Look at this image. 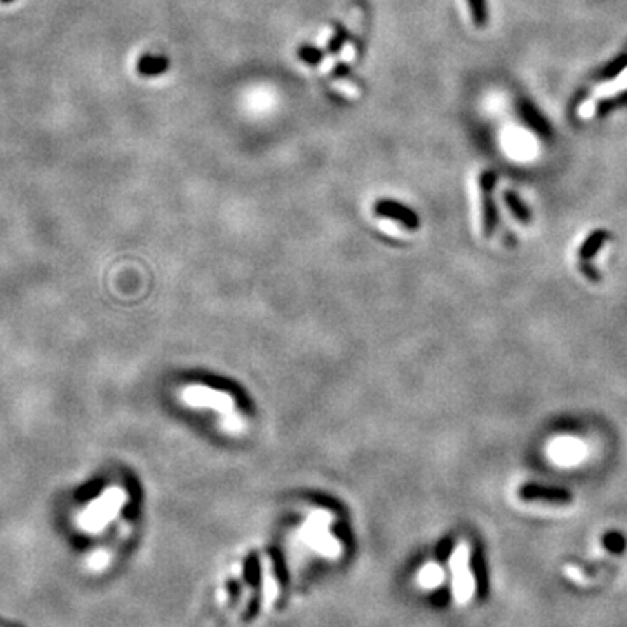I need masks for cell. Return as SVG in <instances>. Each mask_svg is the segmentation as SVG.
<instances>
[{
    "label": "cell",
    "instance_id": "obj_1",
    "mask_svg": "<svg viewBox=\"0 0 627 627\" xmlns=\"http://www.w3.org/2000/svg\"><path fill=\"white\" fill-rule=\"evenodd\" d=\"M330 521V514L321 512V510L319 512H314L307 519L303 528H301V539L312 549L319 550V553L326 554V556H335L338 553V542L328 532Z\"/></svg>",
    "mask_w": 627,
    "mask_h": 627
},
{
    "label": "cell",
    "instance_id": "obj_2",
    "mask_svg": "<svg viewBox=\"0 0 627 627\" xmlns=\"http://www.w3.org/2000/svg\"><path fill=\"white\" fill-rule=\"evenodd\" d=\"M451 570H453V593L460 605H466L476 593V579L469 568V549L467 546H459L451 556Z\"/></svg>",
    "mask_w": 627,
    "mask_h": 627
},
{
    "label": "cell",
    "instance_id": "obj_3",
    "mask_svg": "<svg viewBox=\"0 0 627 627\" xmlns=\"http://www.w3.org/2000/svg\"><path fill=\"white\" fill-rule=\"evenodd\" d=\"M181 397L188 406L211 408V410L227 415V417L234 415V399L227 392H220V390L202 386H190L181 392Z\"/></svg>",
    "mask_w": 627,
    "mask_h": 627
},
{
    "label": "cell",
    "instance_id": "obj_4",
    "mask_svg": "<svg viewBox=\"0 0 627 627\" xmlns=\"http://www.w3.org/2000/svg\"><path fill=\"white\" fill-rule=\"evenodd\" d=\"M521 500L533 502V500H542L546 504H554V506H566L573 500L572 492H568L563 486H546L539 483H525L521 484L519 492H517Z\"/></svg>",
    "mask_w": 627,
    "mask_h": 627
},
{
    "label": "cell",
    "instance_id": "obj_5",
    "mask_svg": "<svg viewBox=\"0 0 627 627\" xmlns=\"http://www.w3.org/2000/svg\"><path fill=\"white\" fill-rule=\"evenodd\" d=\"M493 180L495 178H493L492 172L484 175L483 180H481V190H483V228L486 235H492L497 227V211L492 199Z\"/></svg>",
    "mask_w": 627,
    "mask_h": 627
},
{
    "label": "cell",
    "instance_id": "obj_6",
    "mask_svg": "<svg viewBox=\"0 0 627 627\" xmlns=\"http://www.w3.org/2000/svg\"><path fill=\"white\" fill-rule=\"evenodd\" d=\"M377 211L381 215V217L392 218V220L401 221V223L406 225V227H410V228L418 227L417 215H415L413 211H410L408 208H404V206L396 204V202H389V201L380 202V204L377 206Z\"/></svg>",
    "mask_w": 627,
    "mask_h": 627
},
{
    "label": "cell",
    "instance_id": "obj_7",
    "mask_svg": "<svg viewBox=\"0 0 627 627\" xmlns=\"http://www.w3.org/2000/svg\"><path fill=\"white\" fill-rule=\"evenodd\" d=\"M169 68V59L162 54H143L136 63V70L145 77H155Z\"/></svg>",
    "mask_w": 627,
    "mask_h": 627
},
{
    "label": "cell",
    "instance_id": "obj_8",
    "mask_svg": "<svg viewBox=\"0 0 627 627\" xmlns=\"http://www.w3.org/2000/svg\"><path fill=\"white\" fill-rule=\"evenodd\" d=\"M606 239H608V232L605 230H596L595 234H590L589 237H587V241H584V244L580 246L579 251L580 260H589V258L595 257V255L601 250V246L606 242Z\"/></svg>",
    "mask_w": 627,
    "mask_h": 627
},
{
    "label": "cell",
    "instance_id": "obj_9",
    "mask_svg": "<svg viewBox=\"0 0 627 627\" xmlns=\"http://www.w3.org/2000/svg\"><path fill=\"white\" fill-rule=\"evenodd\" d=\"M444 579V573L439 566L436 565H427L426 568H422L420 575H418V582L422 584L424 587L427 589H432V587H437Z\"/></svg>",
    "mask_w": 627,
    "mask_h": 627
},
{
    "label": "cell",
    "instance_id": "obj_10",
    "mask_svg": "<svg viewBox=\"0 0 627 627\" xmlns=\"http://www.w3.org/2000/svg\"><path fill=\"white\" fill-rule=\"evenodd\" d=\"M506 202H507V206H509V209L512 211V215L517 218V220H521L523 223H528L530 218H532V215H530V211L526 209V206L523 204V202H521V199L517 197L516 194H512V192H507V194H506Z\"/></svg>",
    "mask_w": 627,
    "mask_h": 627
},
{
    "label": "cell",
    "instance_id": "obj_11",
    "mask_svg": "<svg viewBox=\"0 0 627 627\" xmlns=\"http://www.w3.org/2000/svg\"><path fill=\"white\" fill-rule=\"evenodd\" d=\"M298 54H300V58L303 59V61L310 63V65H316V63H319L321 59H323V52L317 48H314V46H303Z\"/></svg>",
    "mask_w": 627,
    "mask_h": 627
},
{
    "label": "cell",
    "instance_id": "obj_12",
    "mask_svg": "<svg viewBox=\"0 0 627 627\" xmlns=\"http://www.w3.org/2000/svg\"><path fill=\"white\" fill-rule=\"evenodd\" d=\"M345 39H347V30H345L344 26H338L337 33H335V37L330 41V51L337 52L338 49L341 48V44H344Z\"/></svg>",
    "mask_w": 627,
    "mask_h": 627
},
{
    "label": "cell",
    "instance_id": "obj_13",
    "mask_svg": "<svg viewBox=\"0 0 627 627\" xmlns=\"http://www.w3.org/2000/svg\"><path fill=\"white\" fill-rule=\"evenodd\" d=\"M470 8H472V16L477 25L484 23V0H469Z\"/></svg>",
    "mask_w": 627,
    "mask_h": 627
},
{
    "label": "cell",
    "instance_id": "obj_14",
    "mask_svg": "<svg viewBox=\"0 0 627 627\" xmlns=\"http://www.w3.org/2000/svg\"><path fill=\"white\" fill-rule=\"evenodd\" d=\"M580 270H582L584 274H586L587 277L590 279V281H595V283L601 279V274H599L598 270H595V268L590 267L589 263H584V261H582V263H580Z\"/></svg>",
    "mask_w": 627,
    "mask_h": 627
}]
</instances>
